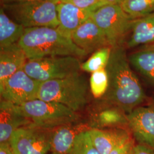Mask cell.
<instances>
[{
  "label": "cell",
  "instance_id": "obj_1",
  "mask_svg": "<svg viewBox=\"0 0 154 154\" xmlns=\"http://www.w3.org/2000/svg\"><path fill=\"white\" fill-rule=\"evenodd\" d=\"M125 48L120 45L112 48L106 67L109 77L106 100L127 114L144 102L146 95L137 75L130 66Z\"/></svg>",
  "mask_w": 154,
  "mask_h": 154
},
{
  "label": "cell",
  "instance_id": "obj_3",
  "mask_svg": "<svg viewBox=\"0 0 154 154\" xmlns=\"http://www.w3.org/2000/svg\"><path fill=\"white\" fill-rule=\"evenodd\" d=\"M88 83L79 72L42 83L38 99L65 105L78 113L88 102Z\"/></svg>",
  "mask_w": 154,
  "mask_h": 154
},
{
  "label": "cell",
  "instance_id": "obj_22",
  "mask_svg": "<svg viewBox=\"0 0 154 154\" xmlns=\"http://www.w3.org/2000/svg\"><path fill=\"white\" fill-rule=\"evenodd\" d=\"M112 51L111 46H105L94 51L86 61L81 63V70L93 73L106 69Z\"/></svg>",
  "mask_w": 154,
  "mask_h": 154
},
{
  "label": "cell",
  "instance_id": "obj_14",
  "mask_svg": "<svg viewBox=\"0 0 154 154\" xmlns=\"http://www.w3.org/2000/svg\"><path fill=\"white\" fill-rule=\"evenodd\" d=\"M88 132L91 143L100 154H110L118 145L131 137L130 131L123 127L91 128Z\"/></svg>",
  "mask_w": 154,
  "mask_h": 154
},
{
  "label": "cell",
  "instance_id": "obj_12",
  "mask_svg": "<svg viewBox=\"0 0 154 154\" xmlns=\"http://www.w3.org/2000/svg\"><path fill=\"white\" fill-rule=\"evenodd\" d=\"M72 39L88 54L105 46H110L104 33L91 18L73 33Z\"/></svg>",
  "mask_w": 154,
  "mask_h": 154
},
{
  "label": "cell",
  "instance_id": "obj_17",
  "mask_svg": "<svg viewBox=\"0 0 154 154\" xmlns=\"http://www.w3.org/2000/svg\"><path fill=\"white\" fill-rule=\"evenodd\" d=\"M131 30V35L127 42L128 48L154 44V12L133 20Z\"/></svg>",
  "mask_w": 154,
  "mask_h": 154
},
{
  "label": "cell",
  "instance_id": "obj_13",
  "mask_svg": "<svg viewBox=\"0 0 154 154\" xmlns=\"http://www.w3.org/2000/svg\"><path fill=\"white\" fill-rule=\"evenodd\" d=\"M91 128L89 123L79 121L55 128L52 133L51 152L69 154L77 137L81 133L88 131Z\"/></svg>",
  "mask_w": 154,
  "mask_h": 154
},
{
  "label": "cell",
  "instance_id": "obj_23",
  "mask_svg": "<svg viewBox=\"0 0 154 154\" xmlns=\"http://www.w3.org/2000/svg\"><path fill=\"white\" fill-rule=\"evenodd\" d=\"M109 88V77L106 69L94 72L90 78V88L95 98L104 96Z\"/></svg>",
  "mask_w": 154,
  "mask_h": 154
},
{
  "label": "cell",
  "instance_id": "obj_9",
  "mask_svg": "<svg viewBox=\"0 0 154 154\" xmlns=\"http://www.w3.org/2000/svg\"><path fill=\"white\" fill-rule=\"evenodd\" d=\"M42 83L29 76L22 69L0 85L1 99L21 105L38 99Z\"/></svg>",
  "mask_w": 154,
  "mask_h": 154
},
{
  "label": "cell",
  "instance_id": "obj_6",
  "mask_svg": "<svg viewBox=\"0 0 154 154\" xmlns=\"http://www.w3.org/2000/svg\"><path fill=\"white\" fill-rule=\"evenodd\" d=\"M79 59L74 56H55L28 60L23 69L29 76L44 82L79 72L82 63Z\"/></svg>",
  "mask_w": 154,
  "mask_h": 154
},
{
  "label": "cell",
  "instance_id": "obj_27",
  "mask_svg": "<svg viewBox=\"0 0 154 154\" xmlns=\"http://www.w3.org/2000/svg\"><path fill=\"white\" fill-rule=\"evenodd\" d=\"M132 154H154V149L146 145L137 144L134 147Z\"/></svg>",
  "mask_w": 154,
  "mask_h": 154
},
{
  "label": "cell",
  "instance_id": "obj_2",
  "mask_svg": "<svg viewBox=\"0 0 154 154\" xmlns=\"http://www.w3.org/2000/svg\"><path fill=\"white\" fill-rule=\"evenodd\" d=\"M28 60L48 57L74 56L82 58L88 55L72 38L52 27L25 28L18 42Z\"/></svg>",
  "mask_w": 154,
  "mask_h": 154
},
{
  "label": "cell",
  "instance_id": "obj_18",
  "mask_svg": "<svg viewBox=\"0 0 154 154\" xmlns=\"http://www.w3.org/2000/svg\"><path fill=\"white\" fill-rule=\"evenodd\" d=\"M25 28L11 19L3 8L0 10V49L18 42Z\"/></svg>",
  "mask_w": 154,
  "mask_h": 154
},
{
  "label": "cell",
  "instance_id": "obj_31",
  "mask_svg": "<svg viewBox=\"0 0 154 154\" xmlns=\"http://www.w3.org/2000/svg\"><path fill=\"white\" fill-rule=\"evenodd\" d=\"M54 154V153H52V152H51V154Z\"/></svg>",
  "mask_w": 154,
  "mask_h": 154
},
{
  "label": "cell",
  "instance_id": "obj_28",
  "mask_svg": "<svg viewBox=\"0 0 154 154\" xmlns=\"http://www.w3.org/2000/svg\"><path fill=\"white\" fill-rule=\"evenodd\" d=\"M0 154H15L11 149L9 142L0 143Z\"/></svg>",
  "mask_w": 154,
  "mask_h": 154
},
{
  "label": "cell",
  "instance_id": "obj_11",
  "mask_svg": "<svg viewBox=\"0 0 154 154\" xmlns=\"http://www.w3.org/2000/svg\"><path fill=\"white\" fill-rule=\"evenodd\" d=\"M31 125V122L23 114L19 105L1 99L0 143L9 142L17 130Z\"/></svg>",
  "mask_w": 154,
  "mask_h": 154
},
{
  "label": "cell",
  "instance_id": "obj_25",
  "mask_svg": "<svg viewBox=\"0 0 154 154\" xmlns=\"http://www.w3.org/2000/svg\"><path fill=\"white\" fill-rule=\"evenodd\" d=\"M61 2L69 3L81 9L92 12L108 4L105 0H61Z\"/></svg>",
  "mask_w": 154,
  "mask_h": 154
},
{
  "label": "cell",
  "instance_id": "obj_19",
  "mask_svg": "<svg viewBox=\"0 0 154 154\" xmlns=\"http://www.w3.org/2000/svg\"><path fill=\"white\" fill-rule=\"evenodd\" d=\"M90 125L92 128L122 127L128 126L127 116L125 112L118 107L107 108L94 115Z\"/></svg>",
  "mask_w": 154,
  "mask_h": 154
},
{
  "label": "cell",
  "instance_id": "obj_5",
  "mask_svg": "<svg viewBox=\"0 0 154 154\" xmlns=\"http://www.w3.org/2000/svg\"><path fill=\"white\" fill-rule=\"evenodd\" d=\"M31 125L54 130L79 121L78 113L61 103L36 99L19 105Z\"/></svg>",
  "mask_w": 154,
  "mask_h": 154
},
{
  "label": "cell",
  "instance_id": "obj_21",
  "mask_svg": "<svg viewBox=\"0 0 154 154\" xmlns=\"http://www.w3.org/2000/svg\"><path fill=\"white\" fill-rule=\"evenodd\" d=\"M121 6L132 20L154 12V0H125Z\"/></svg>",
  "mask_w": 154,
  "mask_h": 154
},
{
  "label": "cell",
  "instance_id": "obj_16",
  "mask_svg": "<svg viewBox=\"0 0 154 154\" xmlns=\"http://www.w3.org/2000/svg\"><path fill=\"white\" fill-rule=\"evenodd\" d=\"M28 58L18 43L0 49V85L23 68Z\"/></svg>",
  "mask_w": 154,
  "mask_h": 154
},
{
  "label": "cell",
  "instance_id": "obj_4",
  "mask_svg": "<svg viewBox=\"0 0 154 154\" xmlns=\"http://www.w3.org/2000/svg\"><path fill=\"white\" fill-rule=\"evenodd\" d=\"M61 0H37L6 3L2 8L16 22L25 28H57L59 22L57 6Z\"/></svg>",
  "mask_w": 154,
  "mask_h": 154
},
{
  "label": "cell",
  "instance_id": "obj_30",
  "mask_svg": "<svg viewBox=\"0 0 154 154\" xmlns=\"http://www.w3.org/2000/svg\"><path fill=\"white\" fill-rule=\"evenodd\" d=\"M6 3H12V2H27V1H33L37 0H5Z\"/></svg>",
  "mask_w": 154,
  "mask_h": 154
},
{
  "label": "cell",
  "instance_id": "obj_24",
  "mask_svg": "<svg viewBox=\"0 0 154 154\" xmlns=\"http://www.w3.org/2000/svg\"><path fill=\"white\" fill-rule=\"evenodd\" d=\"M69 154H100L91 143L88 131L81 133Z\"/></svg>",
  "mask_w": 154,
  "mask_h": 154
},
{
  "label": "cell",
  "instance_id": "obj_7",
  "mask_svg": "<svg viewBox=\"0 0 154 154\" xmlns=\"http://www.w3.org/2000/svg\"><path fill=\"white\" fill-rule=\"evenodd\" d=\"M90 18L104 33L112 48L122 45L133 20L121 6L110 4L94 11Z\"/></svg>",
  "mask_w": 154,
  "mask_h": 154
},
{
  "label": "cell",
  "instance_id": "obj_26",
  "mask_svg": "<svg viewBox=\"0 0 154 154\" xmlns=\"http://www.w3.org/2000/svg\"><path fill=\"white\" fill-rule=\"evenodd\" d=\"M135 145V140L131 137L118 145L110 154H132Z\"/></svg>",
  "mask_w": 154,
  "mask_h": 154
},
{
  "label": "cell",
  "instance_id": "obj_20",
  "mask_svg": "<svg viewBox=\"0 0 154 154\" xmlns=\"http://www.w3.org/2000/svg\"><path fill=\"white\" fill-rule=\"evenodd\" d=\"M128 57L132 67L154 83V46L135 51Z\"/></svg>",
  "mask_w": 154,
  "mask_h": 154
},
{
  "label": "cell",
  "instance_id": "obj_8",
  "mask_svg": "<svg viewBox=\"0 0 154 154\" xmlns=\"http://www.w3.org/2000/svg\"><path fill=\"white\" fill-rule=\"evenodd\" d=\"M53 130L29 125L13 132L9 144L15 154H47L51 151Z\"/></svg>",
  "mask_w": 154,
  "mask_h": 154
},
{
  "label": "cell",
  "instance_id": "obj_10",
  "mask_svg": "<svg viewBox=\"0 0 154 154\" xmlns=\"http://www.w3.org/2000/svg\"><path fill=\"white\" fill-rule=\"evenodd\" d=\"M127 116V126L134 140L154 149V105L139 106Z\"/></svg>",
  "mask_w": 154,
  "mask_h": 154
},
{
  "label": "cell",
  "instance_id": "obj_29",
  "mask_svg": "<svg viewBox=\"0 0 154 154\" xmlns=\"http://www.w3.org/2000/svg\"><path fill=\"white\" fill-rule=\"evenodd\" d=\"M108 4H116V5H121L125 1V0H105Z\"/></svg>",
  "mask_w": 154,
  "mask_h": 154
},
{
  "label": "cell",
  "instance_id": "obj_15",
  "mask_svg": "<svg viewBox=\"0 0 154 154\" xmlns=\"http://www.w3.org/2000/svg\"><path fill=\"white\" fill-rule=\"evenodd\" d=\"M92 13L60 1L57 6L59 25L57 28L64 35L72 38V34L91 17Z\"/></svg>",
  "mask_w": 154,
  "mask_h": 154
}]
</instances>
